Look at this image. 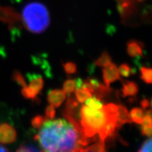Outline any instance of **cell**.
<instances>
[{"label":"cell","mask_w":152,"mask_h":152,"mask_svg":"<svg viewBox=\"0 0 152 152\" xmlns=\"http://www.w3.org/2000/svg\"><path fill=\"white\" fill-rule=\"evenodd\" d=\"M76 88L75 80L68 79L63 84V90L65 92L66 94L71 96V94L75 91Z\"/></svg>","instance_id":"18"},{"label":"cell","mask_w":152,"mask_h":152,"mask_svg":"<svg viewBox=\"0 0 152 152\" xmlns=\"http://www.w3.org/2000/svg\"><path fill=\"white\" fill-rule=\"evenodd\" d=\"M62 66L64 71L67 74H75L77 73V66L74 62L67 61L63 62Z\"/></svg>","instance_id":"22"},{"label":"cell","mask_w":152,"mask_h":152,"mask_svg":"<svg viewBox=\"0 0 152 152\" xmlns=\"http://www.w3.org/2000/svg\"><path fill=\"white\" fill-rule=\"evenodd\" d=\"M118 68L113 63H111L110 65L104 67L103 69V80L104 85L109 87L112 83L121 80Z\"/></svg>","instance_id":"5"},{"label":"cell","mask_w":152,"mask_h":152,"mask_svg":"<svg viewBox=\"0 0 152 152\" xmlns=\"http://www.w3.org/2000/svg\"><path fill=\"white\" fill-rule=\"evenodd\" d=\"M130 115L132 122L135 123L138 125H141L144 115V109L137 107L133 108L130 111Z\"/></svg>","instance_id":"13"},{"label":"cell","mask_w":152,"mask_h":152,"mask_svg":"<svg viewBox=\"0 0 152 152\" xmlns=\"http://www.w3.org/2000/svg\"><path fill=\"white\" fill-rule=\"evenodd\" d=\"M151 108H152V99H151Z\"/></svg>","instance_id":"31"},{"label":"cell","mask_w":152,"mask_h":152,"mask_svg":"<svg viewBox=\"0 0 152 152\" xmlns=\"http://www.w3.org/2000/svg\"><path fill=\"white\" fill-rule=\"evenodd\" d=\"M28 80L30 82L29 87L35 91L37 94L42 90L44 87V80L39 74L28 73L27 74Z\"/></svg>","instance_id":"10"},{"label":"cell","mask_w":152,"mask_h":152,"mask_svg":"<svg viewBox=\"0 0 152 152\" xmlns=\"http://www.w3.org/2000/svg\"><path fill=\"white\" fill-rule=\"evenodd\" d=\"M75 94L78 103H84L87 99L92 96V92L86 87H80V88L75 89Z\"/></svg>","instance_id":"12"},{"label":"cell","mask_w":152,"mask_h":152,"mask_svg":"<svg viewBox=\"0 0 152 152\" xmlns=\"http://www.w3.org/2000/svg\"><path fill=\"white\" fill-rule=\"evenodd\" d=\"M20 19L19 14L12 10V9L0 7V20L4 23H8L10 24V27L18 24Z\"/></svg>","instance_id":"6"},{"label":"cell","mask_w":152,"mask_h":152,"mask_svg":"<svg viewBox=\"0 0 152 152\" xmlns=\"http://www.w3.org/2000/svg\"><path fill=\"white\" fill-rule=\"evenodd\" d=\"M145 114H147V115H150V116L152 117V109H149L145 112Z\"/></svg>","instance_id":"30"},{"label":"cell","mask_w":152,"mask_h":152,"mask_svg":"<svg viewBox=\"0 0 152 152\" xmlns=\"http://www.w3.org/2000/svg\"><path fill=\"white\" fill-rule=\"evenodd\" d=\"M42 150L37 147H35L34 144H22L18 149H16L18 152H35L40 151Z\"/></svg>","instance_id":"21"},{"label":"cell","mask_w":152,"mask_h":152,"mask_svg":"<svg viewBox=\"0 0 152 152\" xmlns=\"http://www.w3.org/2000/svg\"><path fill=\"white\" fill-rule=\"evenodd\" d=\"M122 83L123 87L121 92L123 97L136 96L139 91L138 85L136 83L133 81L122 80Z\"/></svg>","instance_id":"11"},{"label":"cell","mask_w":152,"mask_h":152,"mask_svg":"<svg viewBox=\"0 0 152 152\" xmlns=\"http://www.w3.org/2000/svg\"><path fill=\"white\" fill-rule=\"evenodd\" d=\"M21 94L24 98L27 99H33V101L37 98L38 94L35 91H34L33 89L30 88L29 86L22 87Z\"/></svg>","instance_id":"19"},{"label":"cell","mask_w":152,"mask_h":152,"mask_svg":"<svg viewBox=\"0 0 152 152\" xmlns=\"http://www.w3.org/2000/svg\"><path fill=\"white\" fill-rule=\"evenodd\" d=\"M105 142L100 141L94 143L92 145L89 146L85 149H82L80 151H94V152H102L106 151Z\"/></svg>","instance_id":"17"},{"label":"cell","mask_w":152,"mask_h":152,"mask_svg":"<svg viewBox=\"0 0 152 152\" xmlns=\"http://www.w3.org/2000/svg\"><path fill=\"white\" fill-rule=\"evenodd\" d=\"M119 74L123 77H129L133 73L132 68L128 64H123L118 68Z\"/></svg>","instance_id":"23"},{"label":"cell","mask_w":152,"mask_h":152,"mask_svg":"<svg viewBox=\"0 0 152 152\" xmlns=\"http://www.w3.org/2000/svg\"><path fill=\"white\" fill-rule=\"evenodd\" d=\"M139 152H150L152 151V136L146 140L142 144L141 148L139 149Z\"/></svg>","instance_id":"25"},{"label":"cell","mask_w":152,"mask_h":152,"mask_svg":"<svg viewBox=\"0 0 152 152\" xmlns=\"http://www.w3.org/2000/svg\"><path fill=\"white\" fill-rule=\"evenodd\" d=\"M140 78L147 84L152 85V68L142 66L140 68Z\"/></svg>","instance_id":"15"},{"label":"cell","mask_w":152,"mask_h":152,"mask_svg":"<svg viewBox=\"0 0 152 152\" xmlns=\"http://www.w3.org/2000/svg\"><path fill=\"white\" fill-rule=\"evenodd\" d=\"M35 136L42 151H80L92 139L86 137L71 122L65 119H47Z\"/></svg>","instance_id":"1"},{"label":"cell","mask_w":152,"mask_h":152,"mask_svg":"<svg viewBox=\"0 0 152 152\" xmlns=\"http://www.w3.org/2000/svg\"><path fill=\"white\" fill-rule=\"evenodd\" d=\"M112 63L111 57L106 51L102 53L101 56L94 61V64L99 67L104 68L110 65Z\"/></svg>","instance_id":"14"},{"label":"cell","mask_w":152,"mask_h":152,"mask_svg":"<svg viewBox=\"0 0 152 152\" xmlns=\"http://www.w3.org/2000/svg\"><path fill=\"white\" fill-rule=\"evenodd\" d=\"M66 97V94L64 90L55 89L50 90L47 93V101L49 105L54 108H58L61 106Z\"/></svg>","instance_id":"7"},{"label":"cell","mask_w":152,"mask_h":152,"mask_svg":"<svg viewBox=\"0 0 152 152\" xmlns=\"http://www.w3.org/2000/svg\"><path fill=\"white\" fill-rule=\"evenodd\" d=\"M22 20L30 33H42L50 25V16L46 6L38 1H32L23 9Z\"/></svg>","instance_id":"2"},{"label":"cell","mask_w":152,"mask_h":152,"mask_svg":"<svg viewBox=\"0 0 152 152\" xmlns=\"http://www.w3.org/2000/svg\"><path fill=\"white\" fill-rule=\"evenodd\" d=\"M17 132L12 125L7 123H0V143L9 144L16 142Z\"/></svg>","instance_id":"4"},{"label":"cell","mask_w":152,"mask_h":152,"mask_svg":"<svg viewBox=\"0 0 152 152\" xmlns=\"http://www.w3.org/2000/svg\"><path fill=\"white\" fill-rule=\"evenodd\" d=\"M140 105H141L142 109H147L149 106L150 103L147 99L144 98L141 101V102H140Z\"/></svg>","instance_id":"28"},{"label":"cell","mask_w":152,"mask_h":152,"mask_svg":"<svg viewBox=\"0 0 152 152\" xmlns=\"http://www.w3.org/2000/svg\"><path fill=\"white\" fill-rule=\"evenodd\" d=\"M142 134L146 137L152 136V126H141Z\"/></svg>","instance_id":"27"},{"label":"cell","mask_w":152,"mask_h":152,"mask_svg":"<svg viewBox=\"0 0 152 152\" xmlns=\"http://www.w3.org/2000/svg\"><path fill=\"white\" fill-rule=\"evenodd\" d=\"M115 113H110L105 106L101 109H92L83 105L80 109V125L86 137L94 139V136L102 130L110 117Z\"/></svg>","instance_id":"3"},{"label":"cell","mask_w":152,"mask_h":152,"mask_svg":"<svg viewBox=\"0 0 152 152\" xmlns=\"http://www.w3.org/2000/svg\"><path fill=\"white\" fill-rule=\"evenodd\" d=\"M144 44L136 39H130L127 42V52L132 58L143 56Z\"/></svg>","instance_id":"8"},{"label":"cell","mask_w":152,"mask_h":152,"mask_svg":"<svg viewBox=\"0 0 152 152\" xmlns=\"http://www.w3.org/2000/svg\"><path fill=\"white\" fill-rule=\"evenodd\" d=\"M45 115L46 118L49 120H53L55 118L56 115V111H55V108L52 105H49L47 106L46 109H45Z\"/></svg>","instance_id":"26"},{"label":"cell","mask_w":152,"mask_h":152,"mask_svg":"<svg viewBox=\"0 0 152 152\" xmlns=\"http://www.w3.org/2000/svg\"><path fill=\"white\" fill-rule=\"evenodd\" d=\"M116 121L118 128H121L123 125L126 123H132L129 111L125 106L123 105L118 106L116 111Z\"/></svg>","instance_id":"9"},{"label":"cell","mask_w":152,"mask_h":152,"mask_svg":"<svg viewBox=\"0 0 152 152\" xmlns=\"http://www.w3.org/2000/svg\"><path fill=\"white\" fill-rule=\"evenodd\" d=\"M12 80L15 83H17L18 85L21 86L22 87L27 86V83L25 78L23 76L21 72L18 71V70H15L12 73Z\"/></svg>","instance_id":"20"},{"label":"cell","mask_w":152,"mask_h":152,"mask_svg":"<svg viewBox=\"0 0 152 152\" xmlns=\"http://www.w3.org/2000/svg\"><path fill=\"white\" fill-rule=\"evenodd\" d=\"M139 1H143V0H138Z\"/></svg>","instance_id":"32"},{"label":"cell","mask_w":152,"mask_h":152,"mask_svg":"<svg viewBox=\"0 0 152 152\" xmlns=\"http://www.w3.org/2000/svg\"><path fill=\"white\" fill-rule=\"evenodd\" d=\"M47 120L46 117H44L41 115H37L32 119L31 125L35 129H39Z\"/></svg>","instance_id":"24"},{"label":"cell","mask_w":152,"mask_h":152,"mask_svg":"<svg viewBox=\"0 0 152 152\" xmlns=\"http://www.w3.org/2000/svg\"><path fill=\"white\" fill-rule=\"evenodd\" d=\"M0 151H9V149L4 147H3V146L0 145Z\"/></svg>","instance_id":"29"},{"label":"cell","mask_w":152,"mask_h":152,"mask_svg":"<svg viewBox=\"0 0 152 152\" xmlns=\"http://www.w3.org/2000/svg\"><path fill=\"white\" fill-rule=\"evenodd\" d=\"M85 102V105L92 109H101L104 106V104L101 102V99L96 97V96H94V97L91 96L90 98L87 99Z\"/></svg>","instance_id":"16"}]
</instances>
